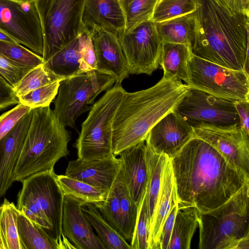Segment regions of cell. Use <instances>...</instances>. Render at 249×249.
<instances>
[{"mask_svg":"<svg viewBox=\"0 0 249 249\" xmlns=\"http://www.w3.org/2000/svg\"><path fill=\"white\" fill-rule=\"evenodd\" d=\"M56 180L64 196L71 197L83 204L95 205L105 200L107 193L65 175H56Z\"/></svg>","mask_w":249,"mask_h":249,"instance_id":"31","label":"cell"},{"mask_svg":"<svg viewBox=\"0 0 249 249\" xmlns=\"http://www.w3.org/2000/svg\"><path fill=\"white\" fill-rule=\"evenodd\" d=\"M190 88L181 80L162 78L145 89L126 91L112 124L115 156L141 141L162 117L173 111Z\"/></svg>","mask_w":249,"mask_h":249,"instance_id":"3","label":"cell"},{"mask_svg":"<svg viewBox=\"0 0 249 249\" xmlns=\"http://www.w3.org/2000/svg\"><path fill=\"white\" fill-rule=\"evenodd\" d=\"M30 125L13 174L22 181L34 174L54 170L55 163L70 154V132L49 106L32 108Z\"/></svg>","mask_w":249,"mask_h":249,"instance_id":"4","label":"cell"},{"mask_svg":"<svg viewBox=\"0 0 249 249\" xmlns=\"http://www.w3.org/2000/svg\"><path fill=\"white\" fill-rule=\"evenodd\" d=\"M177 198L171 159L166 158L163 172L161 187L155 217L149 237V249H157L164 223L174 200Z\"/></svg>","mask_w":249,"mask_h":249,"instance_id":"22","label":"cell"},{"mask_svg":"<svg viewBox=\"0 0 249 249\" xmlns=\"http://www.w3.org/2000/svg\"><path fill=\"white\" fill-rule=\"evenodd\" d=\"M81 209L106 249H132L127 241L104 218L94 205L86 203L81 206Z\"/></svg>","mask_w":249,"mask_h":249,"instance_id":"29","label":"cell"},{"mask_svg":"<svg viewBox=\"0 0 249 249\" xmlns=\"http://www.w3.org/2000/svg\"><path fill=\"white\" fill-rule=\"evenodd\" d=\"M19 104L14 89L0 77V109Z\"/></svg>","mask_w":249,"mask_h":249,"instance_id":"43","label":"cell"},{"mask_svg":"<svg viewBox=\"0 0 249 249\" xmlns=\"http://www.w3.org/2000/svg\"><path fill=\"white\" fill-rule=\"evenodd\" d=\"M32 116L31 109L0 140V197L5 195L14 182L13 172L30 125Z\"/></svg>","mask_w":249,"mask_h":249,"instance_id":"18","label":"cell"},{"mask_svg":"<svg viewBox=\"0 0 249 249\" xmlns=\"http://www.w3.org/2000/svg\"><path fill=\"white\" fill-rule=\"evenodd\" d=\"M195 137L193 128L174 111L159 120L145 140L146 146L171 158Z\"/></svg>","mask_w":249,"mask_h":249,"instance_id":"15","label":"cell"},{"mask_svg":"<svg viewBox=\"0 0 249 249\" xmlns=\"http://www.w3.org/2000/svg\"><path fill=\"white\" fill-rule=\"evenodd\" d=\"M18 212L6 198L0 206V249H21L17 229Z\"/></svg>","mask_w":249,"mask_h":249,"instance_id":"32","label":"cell"},{"mask_svg":"<svg viewBox=\"0 0 249 249\" xmlns=\"http://www.w3.org/2000/svg\"><path fill=\"white\" fill-rule=\"evenodd\" d=\"M192 54V47L179 43L162 42L160 65L163 77L183 80L188 79V62Z\"/></svg>","mask_w":249,"mask_h":249,"instance_id":"25","label":"cell"},{"mask_svg":"<svg viewBox=\"0 0 249 249\" xmlns=\"http://www.w3.org/2000/svg\"><path fill=\"white\" fill-rule=\"evenodd\" d=\"M191 89L232 101H249V75L191 54L186 83Z\"/></svg>","mask_w":249,"mask_h":249,"instance_id":"10","label":"cell"},{"mask_svg":"<svg viewBox=\"0 0 249 249\" xmlns=\"http://www.w3.org/2000/svg\"><path fill=\"white\" fill-rule=\"evenodd\" d=\"M145 141L127 148L119 154L124 178L130 195L140 206L146 191L147 168Z\"/></svg>","mask_w":249,"mask_h":249,"instance_id":"20","label":"cell"},{"mask_svg":"<svg viewBox=\"0 0 249 249\" xmlns=\"http://www.w3.org/2000/svg\"><path fill=\"white\" fill-rule=\"evenodd\" d=\"M196 9V0H158L151 20L163 21L191 13Z\"/></svg>","mask_w":249,"mask_h":249,"instance_id":"36","label":"cell"},{"mask_svg":"<svg viewBox=\"0 0 249 249\" xmlns=\"http://www.w3.org/2000/svg\"><path fill=\"white\" fill-rule=\"evenodd\" d=\"M119 197L121 219V235L126 241L132 240L138 214V206L132 199L125 182L123 170L120 168L115 178Z\"/></svg>","mask_w":249,"mask_h":249,"instance_id":"30","label":"cell"},{"mask_svg":"<svg viewBox=\"0 0 249 249\" xmlns=\"http://www.w3.org/2000/svg\"><path fill=\"white\" fill-rule=\"evenodd\" d=\"M249 183L228 200L206 213L198 211L199 249H237L249 236Z\"/></svg>","mask_w":249,"mask_h":249,"instance_id":"5","label":"cell"},{"mask_svg":"<svg viewBox=\"0 0 249 249\" xmlns=\"http://www.w3.org/2000/svg\"><path fill=\"white\" fill-rule=\"evenodd\" d=\"M16 1L20 2H29L33 0H13Z\"/></svg>","mask_w":249,"mask_h":249,"instance_id":"47","label":"cell"},{"mask_svg":"<svg viewBox=\"0 0 249 249\" xmlns=\"http://www.w3.org/2000/svg\"><path fill=\"white\" fill-rule=\"evenodd\" d=\"M85 32L56 52L43 63V66L65 79L82 73L81 66Z\"/></svg>","mask_w":249,"mask_h":249,"instance_id":"23","label":"cell"},{"mask_svg":"<svg viewBox=\"0 0 249 249\" xmlns=\"http://www.w3.org/2000/svg\"><path fill=\"white\" fill-rule=\"evenodd\" d=\"M115 83L114 77L92 71L60 82L53 110L64 127L73 128L77 118L89 111L96 97Z\"/></svg>","mask_w":249,"mask_h":249,"instance_id":"9","label":"cell"},{"mask_svg":"<svg viewBox=\"0 0 249 249\" xmlns=\"http://www.w3.org/2000/svg\"><path fill=\"white\" fill-rule=\"evenodd\" d=\"M0 55L23 69L31 70L43 64L41 56L18 43L0 40Z\"/></svg>","mask_w":249,"mask_h":249,"instance_id":"34","label":"cell"},{"mask_svg":"<svg viewBox=\"0 0 249 249\" xmlns=\"http://www.w3.org/2000/svg\"><path fill=\"white\" fill-rule=\"evenodd\" d=\"M0 40L12 43H18L13 38L1 30H0Z\"/></svg>","mask_w":249,"mask_h":249,"instance_id":"46","label":"cell"},{"mask_svg":"<svg viewBox=\"0 0 249 249\" xmlns=\"http://www.w3.org/2000/svg\"><path fill=\"white\" fill-rule=\"evenodd\" d=\"M96 60V71L114 78L121 84L129 75L125 57L115 35L97 27L90 31Z\"/></svg>","mask_w":249,"mask_h":249,"instance_id":"16","label":"cell"},{"mask_svg":"<svg viewBox=\"0 0 249 249\" xmlns=\"http://www.w3.org/2000/svg\"><path fill=\"white\" fill-rule=\"evenodd\" d=\"M96 60L90 32L86 30L82 49L81 70L82 73L96 71Z\"/></svg>","mask_w":249,"mask_h":249,"instance_id":"41","label":"cell"},{"mask_svg":"<svg viewBox=\"0 0 249 249\" xmlns=\"http://www.w3.org/2000/svg\"><path fill=\"white\" fill-rule=\"evenodd\" d=\"M194 55L249 73V13L234 12L216 0H196Z\"/></svg>","mask_w":249,"mask_h":249,"instance_id":"2","label":"cell"},{"mask_svg":"<svg viewBox=\"0 0 249 249\" xmlns=\"http://www.w3.org/2000/svg\"><path fill=\"white\" fill-rule=\"evenodd\" d=\"M32 108L21 104L0 116V140L15 126L18 120Z\"/></svg>","mask_w":249,"mask_h":249,"instance_id":"40","label":"cell"},{"mask_svg":"<svg viewBox=\"0 0 249 249\" xmlns=\"http://www.w3.org/2000/svg\"><path fill=\"white\" fill-rule=\"evenodd\" d=\"M125 92L121 84L115 83L92 105L74 143L77 159L89 161L114 155L112 124Z\"/></svg>","mask_w":249,"mask_h":249,"instance_id":"7","label":"cell"},{"mask_svg":"<svg viewBox=\"0 0 249 249\" xmlns=\"http://www.w3.org/2000/svg\"><path fill=\"white\" fill-rule=\"evenodd\" d=\"M174 111L193 128L240 127L234 101L190 88Z\"/></svg>","mask_w":249,"mask_h":249,"instance_id":"11","label":"cell"},{"mask_svg":"<svg viewBox=\"0 0 249 249\" xmlns=\"http://www.w3.org/2000/svg\"><path fill=\"white\" fill-rule=\"evenodd\" d=\"M198 226V210L194 206H178L167 249H189Z\"/></svg>","mask_w":249,"mask_h":249,"instance_id":"27","label":"cell"},{"mask_svg":"<svg viewBox=\"0 0 249 249\" xmlns=\"http://www.w3.org/2000/svg\"><path fill=\"white\" fill-rule=\"evenodd\" d=\"M60 82L45 85L18 97L19 103L31 108L49 106L57 94Z\"/></svg>","mask_w":249,"mask_h":249,"instance_id":"37","label":"cell"},{"mask_svg":"<svg viewBox=\"0 0 249 249\" xmlns=\"http://www.w3.org/2000/svg\"><path fill=\"white\" fill-rule=\"evenodd\" d=\"M129 74L151 75L160 65L162 42L150 20L118 36Z\"/></svg>","mask_w":249,"mask_h":249,"instance_id":"12","label":"cell"},{"mask_svg":"<svg viewBox=\"0 0 249 249\" xmlns=\"http://www.w3.org/2000/svg\"><path fill=\"white\" fill-rule=\"evenodd\" d=\"M216 0L232 11L249 13V0Z\"/></svg>","mask_w":249,"mask_h":249,"instance_id":"45","label":"cell"},{"mask_svg":"<svg viewBox=\"0 0 249 249\" xmlns=\"http://www.w3.org/2000/svg\"><path fill=\"white\" fill-rule=\"evenodd\" d=\"M178 209V204L177 198L174 200L169 213L162 226L157 249H168Z\"/></svg>","mask_w":249,"mask_h":249,"instance_id":"42","label":"cell"},{"mask_svg":"<svg viewBox=\"0 0 249 249\" xmlns=\"http://www.w3.org/2000/svg\"><path fill=\"white\" fill-rule=\"evenodd\" d=\"M121 165L120 159L114 155L89 161L77 159L69 161L65 175L107 193Z\"/></svg>","mask_w":249,"mask_h":249,"instance_id":"19","label":"cell"},{"mask_svg":"<svg viewBox=\"0 0 249 249\" xmlns=\"http://www.w3.org/2000/svg\"><path fill=\"white\" fill-rule=\"evenodd\" d=\"M17 229L21 249H60L59 243L19 211Z\"/></svg>","mask_w":249,"mask_h":249,"instance_id":"28","label":"cell"},{"mask_svg":"<svg viewBox=\"0 0 249 249\" xmlns=\"http://www.w3.org/2000/svg\"><path fill=\"white\" fill-rule=\"evenodd\" d=\"M82 20L89 31L97 27L117 37L124 32L125 17L120 0H86Z\"/></svg>","mask_w":249,"mask_h":249,"instance_id":"21","label":"cell"},{"mask_svg":"<svg viewBox=\"0 0 249 249\" xmlns=\"http://www.w3.org/2000/svg\"><path fill=\"white\" fill-rule=\"evenodd\" d=\"M234 106L239 116L240 127L249 134V101H236Z\"/></svg>","mask_w":249,"mask_h":249,"instance_id":"44","label":"cell"},{"mask_svg":"<svg viewBox=\"0 0 249 249\" xmlns=\"http://www.w3.org/2000/svg\"><path fill=\"white\" fill-rule=\"evenodd\" d=\"M155 24L162 42L183 44L192 47L196 31L195 11Z\"/></svg>","mask_w":249,"mask_h":249,"instance_id":"26","label":"cell"},{"mask_svg":"<svg viewBox=\"0 0 249 249\" xmlns=\"http://www.w3.org/2000/svg\"><path fill=\"white\" fill-rule=\"evenodd\" d=\"M195 137L214 147L235 170L249 177V134L241 127L193 128Z\"/></svg>","mask_w":249,"mask_h":249,"instance_id":"14","label":"cell"},{"mask_svg":"<svg viewBox=\"0 0 249 249\" xmlns=\"http://www.w3.org/2000/svg\"><path fill=\"white\" fill-rule=\"evenodd\" d=\"M149 219L146 191L138 207V214L134 235L130 245L132 249H149Z\"/></svg>","mask_w":249,"mask_h":249,"instance_id":"38","label":"cell"},{"mask_svg":"<svg viewBox=\"0 0 249 249\" xmlns=\"http://www.w3.org/2000/svg\"><path fill=\"white\" fill-rule=\"evenodd\" d=\"M43 36V63L85 32L86 0H34Z\"/></svg>","mask_w":249,"mask_h":249,"instance_id":"8","label":"cell"},{"mask_svg":"<svg viewBox=\"0 0 249 249\" xmlns=\"http://www.w3.org/2000/svg\"><path fill=\"white\" fill-rule=\"evenodd\" d=\"M178 206L212 211L228 200L249 177L234 169L212 145L194 137L170 158Z\"/></svg>","mask_w":249,"mask_h":249,"instance_id":"1","label":"cell"},{"mask_svg":"<svg viewBox=\"0 0 249 249\" xmlns=\"http://www.w3.org/2000/svg\"><path fill=\"white\" fill-rule=\"evenodd\" d=\"M65 79L56 75L41 64L30 70L13 89L18 98L45 85L61 81Z\"/></svg>","mask_w":249,"mask_h":249,"instance_id":"35","label":"cell"},{"mask_svg":"<svg viewBox=\"0 0 249 249\" xmlns=\"http://www.w3.org/2000/svg\"><path fill=\"white\" fill-rule=\"evenodd\" d=\"M83 203L64 196L62 216V231L77 249H106L84 214Z\"/></svg>","mask_w":249,"mask_h":249,"instance_id":"17","label":"cell"},{"mask_svg":"<svg viewBox=\"0 0 249 249\" xmlns=\"http://www.w3.org/2000/svg\"><path fill=\"white\" fill-rule=\"evenodd\" d=\"M0 30L42 56L43 36L34 0H0Z\"/></svg>","mask_w":249,"mask_h":249,"instance_id":"13","label":"cell"},{"mask_svg":"<svg viewBox=\"0 0 249 249\" xmlns=\"http://www.w3.org/2000/svg\"><path fill=\"white\" fill-rule=\"evenodd\" d=\"M21 182L17 209L64 249L62 216L64 196L54 170L34 174Z\"/></svg>","mask_w":249,"mask_h":249,"instance_id":"6","label":"cell"},{"mask_svg":"<svg viewBox=\"0 0 249 249\" xmlns=\"http://www.w3.org/2000/svg\"><path fill=\"white\" fill-rule=\"evenodd\" d=\"M158 0H120L125 20L124 33L151 19Z\"/></svg>","mask_w":249,"mask_h":249,"instance_id":"33","label":"cell"},{"mask_svg":"<svg viewBox=\"0 0 249 249\" xmlns=\"http://www.w3.org/2000/svg\"><path fill=\"white\" fill-rule=\"evenodd\" d=\"M167 157V155L162 153H157L150 148L146 146L147 183L146 196L149 219V234L155 217L161 187L164 166Z\"/></svg>","mask_w":249,"mask_h":249,"instance_id":"24","label":"cell"},{"mask_svg":"<svg viewBox=\"0 0 249 249\" xmlns=\"http://www.w3.org/2000/svg\"><path fill=\"white\" fill-rule=\"evenodd\" d=\"M30 70L16 66L0 55V77L13 89Z\"/></svg>","mask_w":249,"mask_h":249,"instance_id":"39","label":"cell"}]
</instances>
